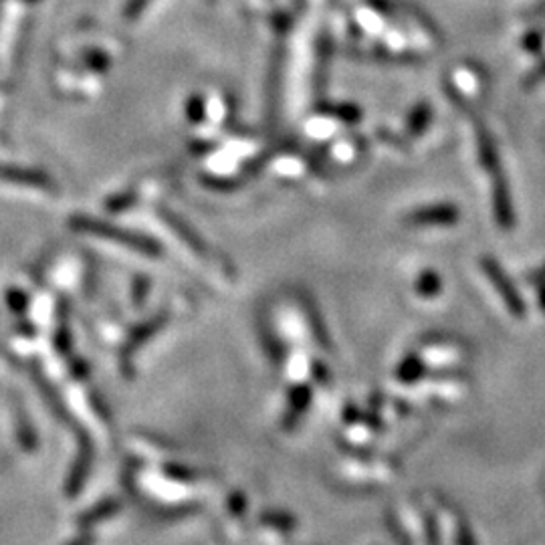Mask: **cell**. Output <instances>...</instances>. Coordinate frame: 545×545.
<instances>
[{
	"label": "cell",
	"mask_w": 545,
	"mask_h": 545,
	"mask_svg": "<svg viewBox=\"0 0 545 545\" xmlns=\"http://www.w3.org/2000/svg\"><path fill=\"white\" fill-rule=\"evenodd\" d=\"M483 267H485L489 279L493 281L495 289H499L501 297L505 299V303H507L509 310H512V313H515V315H523V313H525V307H523L521 297H520V293H517L515 289L512 287V283H509V279L505 277V272L501 271V267L497 265V263H495V261H491V259H485V261H483Z\"/></svg>",
	"instance_id": "2"
},
{
	"label": "cell",
	"mask_w": 545,
	"mask_h": 545,
	"mask_svg": "<svg viewBox=\"0 0 545 545\" xmlns=\"http://www.w3.org/2000/svg\"><path fill=\"white\" fill-rule=\"evenodd\" d=\"M422 368H425V366H422V362L418 358H410L408 362L400 368V376L408 382L418 380V378L422 376Z\"/></svg>",
	"instance_id": "4"
},
{
	"label": "cell",
	"mask_w": 545,
	"mask_h": 545,
	"mask_svg": "<svg viewBox=\"0 0 545 545\" xmlns=\"http://www.w3.org/2000/svg\"><path fill=\"white\" fill-rule=\"evenodd\" d=\"M441 287H443L441 285V279H438V275H436V272H433V271L422 272V275L416 281V292L422 297H435V295H438V293H441Z\"/></svg>",
	"instance_id": "3"
},
{
	"label": "cell",
	"mask_w": 545,
	"mask_h": 545,
	"mask_svg": "<svg viewBox=\"0 0 545 545\" xmlns=\"http://www.w3.org/2000/svg\"><path fill=\"white\" fill-rule=\"evenodd\" d=\"M425 118H428V111H426V108H420V111L416 113V118L412 120V131H416V134H418V131H422V128H425V126H422V124H425Z\"/></svg>",
	"instance_id": "5"
},
{
	"label": "cell",
	"mask_w": 545,
	"mask_h": 545,
	"mask_svg": "<svg viewBox=\"0 0 545 545\" xmlns=\"http://www.w3.org/2000/svg\"><path fill=\"white\" fill-rule=\"evenodd\" d=\"M461 218L459 208L453 205H436L428 208L415 210L408 216V223L415 226H451Z\"/></svg>",
	"instance_id": "1"
}]
</instances>
